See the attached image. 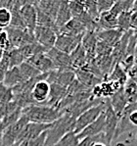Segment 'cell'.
Instances as JSON below:
<instances>
[{
    "label": "cell",
    "mask_w": 137,
    "mask_h": 146,
    "mask_svg": "<svg viewBox=\"0 0 137 146\" xmlns=\"http://www.w3.org/2000/svg\"><path fill=\"white\" fill-rule=\"evenodd\" d=\"M22 114L28 119V123L50 125L62 116V112L57 109L43 105H30L22 110Z\"/></svg>",
    "instance_id": "cell-1"
},
{
    "label": "cell",
    "mask_w": 137,
    "mask_h": 146,
    "mask_svg": "<svg viewBox=\"0 0 137 146\" xmlns=\"http://www.w3.org/2000/svg\"><path fill=\"white\" fill-rule=\"evenodd\" d=\"M75 120L76 119L73 118L68 114H62V116L56 122H54L51 125L50 129L46 131L44 146L55 145L69 132H73Z\"/></svg>",
    "instance_id": "cell-2"
},
{
    "label": "cell",
    "mask_w": 137,
    "mask_h": 146,
    "mask_svg": "<svg viewBox=\"0 0 137 146\" xmlns=\"http://www.w3.org/2000/svg\"><path fill=\"white\" fill-rule=\"evenodd\" d=\"M137 129V102L128 104L118 118V127L114 136V141L122 134Z\"/></svg>",
    "instance_id": "cell-3"
},
{
    "label": "cell",
    "mask_w": 137,
    "mask_h": 146,
    "mask_svg": "<svg viewBox=\"0 0 137 146\" xmlns=\"http://www.w3.org/2000/svg\"><path fill=\"white\" fill-rule=\"evenodd\" d=\"M105 129H104V136L106 139L107 146H112L114 141V136L116 131L118 123V117L114 113V111L110 104L109 98L105 99Z\"/></svg>",
    "instance_id": "cell-4"
},
{
    "label": "cell",
    "mask_w": 137,
    "mask_h": 146,
    "mask_svg": "<svg viewBox=\"0 0 137 146\" xmlns=\"http://www.w3.org/2000/svg\"><path fill=\"white\" fill-rule=\"evenodd\" d=\"M105 109V99L102 103L96 105V106L86 110L84 113L78 117L75 120V129H73V133L78 134L80 131H82L86 127L91 125L93 122H95L101 114L103 113Z\"/></svg>",
    "instance_id": "cell-5"
},
{
    "label": "cell",
    "mask_w": 137,
    "mask_h": 146,
    "mask_svg": "<svg viewBox=\"0 0 137 146\" xmlns=\"http://www.w3.org/2000/svg\"><path fill=\"white\" fill-rule=\"evenodd\" d=\"M28 123V119L22 114V117L12 125L6 127L3 131L1 132L0 139L3 146H12L17 142V139L21 132L23 131L26 123Z\"/></svg>",
    "instance_id": "cell-6"
},
{
    "label": "cell",
    "mask_w": 137,
    "mask_h": 146,
    "mask_svg": "<svg viewBox=\"0 0 137 146\" xmlns=\"http://www.w3.org/2000/svg\"><path fill=\"white\" fill-rule=\"evenodd\" d=\"M5 31L7 33L11 49L20 48V47L26 45V44L36 42L34 39L33 33H30L28 31L11 28V27H8L7 29H5Z\"/></svg>",
    "instance_id": "cell-7"
},
{
    "label": "cell",
    "mask_w": 137,
    "mask_h": 146,
    "mask_svg": "<svg viewBox=\"0 0 137 146\" xmlns=\"http://www.w3.org/2000/svg\"><path fill=\"white\" fill-rule=\"evenodd\" d=\"M83 35H69L64 33L57 35V38L55 42V48L66 54H71L73 50L81 43V39Z\"/></svg>",
    "instance_id": "cell-8"
},
{
    "label": "cell",
    "mask_w": 137,
    "mask_h": 146,
    "mask_svg": "<svg viewBox=\"0 0 137 146\" xmlns=\"http://www.w3.org/2000/svg\"><path fill=\"white\" fill-rule=\"evenodd\" d=\"M34 39L38 44L43 46L46 49H51L55 46L56 38H57V33L44 27L36 26L34 31H33Z\"/></svg>",
    "instance_id": "cell-9"
},
{
    "label": "cell",
    "mask_w": 137,
    "mask_h": 146,
    "mask_svg": "<svg viewBox=\"0 0 137 146\" xmlns=\"http://www.w3.org/2000/svg\"><path fill=\"white\" fill-rule=\"evenodd\" d=\"M46 54L52 61L56 70H59V71H75L71 65L69 54L62 52V51L56 49L55 47L49 49Z\"/></svg>",
    "instance_id": "cell-10"
},
{
    "label": "cell",
    "mask_w": 137,
    "mask_h": 146,
    "mask_svg": "<svg viewBox=\"0 0 137 146\" xmlns=\"http://www.w3.org/2000/svg\"><path fill=\"white\" fill-rule=\"evenodd\" d=\"M51 125H45V123H28L24 127L23 131L19 135L17 139V142H22L24 140L28 139H35L38 136L41 135L43 132H45L50 129Z\"/></svg>",
    "instance_id": "cell-11"
},
{
    "label": "cell",
    "mask_w": 137,
    "mask_h": 146,
    "mask_svg": "<svg viewBox=\"0 0 137 146\" xmlns=\"http://www.w3.org/2000/svg\"><path fill=\"white\" fill-rule=\"evenodd\" d=\"M35 1H30L28 4L24 5L20 10L22 19L26 26V29L30 33H33L37 26L36 22V8L34 6Z\"/></svg>",
    "instance_id": "cell-12"
},
{
    "label": "cell",
    "mask_w": 137,
    "mask_h": 146,
    "mask_svg": "<svg viewBox=\"0 0 137 146\" xmlns=\"http://www.w3.org/2000/svg\"><path fill=\"white\" fill-rule=\"evenodd\" d=\"M75 80V71H59V70H54V71L48 73V77H47L46 80L49 84H55L67 88Z\"/></svg>",
    "instance_id": "cell-13"
},
{
    "label": "cell",
    "mask_w": 137,
    "mask_h": 146,
    "mask_svg": "<svg viewBox=\"0 0 137 146\" xmlns=\"http://www.w3.org/2000/svg\"><path fill=\"white\" fill-rule=\"evenodd\" d=\"M26 62H28V64L31 65L33 68L36 69L41 74L50 73V72L56 70L52 61L47 56L46 53H39L36 54V55H33L32 57L26 60Z\"/></svg>",
    "instance_id": "cell-14"
},
{
    "label": "cell",
    "mask_w": 137,
    "mask_h": 146,
    "mask_svg": "<svg viewBox=\"0 0 137 146\" xmlns=\"http://www.w3.org/2000/svg\"><path fill=\"white\" fill-rule=\"evenodd\" d=\"M49 94H50V84L47 80H40L36 82L31 90V97L34 105L45 106L48 101Z\"/></svg>",
    "instance_id": "cell-15"
},
{
    "label": "cell",
    "mask_w": 137,
    "mask_h": 146,
    "mask_svg": "<svg viewBox=\"0 0 137 146\" xmlns=\"http://www.w3.org/2000/svg\"><path fill=\"white\" fill-rule=\"evenodd\" d=\"M105 110V109H104ZM105 129V114L104 111L101 115L98 117V119L89 125L88 127H86L82 131H80L78 134H76L77 138L80 140L86 138V137H90V136L97 135V134L103 133Z\"/></svg>",
    "instance_id": "cell-16"
},
{
    "label": "cell",
    "mask_w": 137,
    "mask_h": 146,
    "mask_svg": "<svg viewBox=\"0 0 137 146\" xmlns=\"http://www.w3.org/2000/svg\"><path fill=\"white\" fill-rule=\"evenodd\" d=\"M132 30H130L126 33H123V35L122 36V38L120 39V41L113 47V51H112V59H113V65L114 67L116 64H120L122 62V60L123 59V57L125 56V52H126V47L127 43H128L129 37L132 33Z\"/></svg>",
    "instance_id": "cell-17"
},
{
    "label": "cell",
    "mask_w": 137,
    "mask_h": 146,
    "mask_svg": "<svg viewBox=\"0 0 137 146\" xmlns=\"http://www.w3.org/2000/svg\"><path fill=\"white\" fill-rule=\"evenodd\" d=\"M98 42V37L96 35V31H87L82 36L81 39V46L83 47L85 53L87 55V58L89 60H92L96 58V45Z\"/></svg>",
    "instance_id": "cell-18"
},
{
    "label": "cell",
    "mask_w": 137,
    "mask_h": 146,
    "mask_svg": "<svg viewBox=\"0 0 137 146\" xmlns=\"http://www.w3.org/2000/svg\"><path fill=\"white\" fill-rule=\"evenodd\" d=\"M75 80H78L83 86L86 87L87 89H90V90H92V88L94 86L100 84L103 82V80L97 78L93 74L89 73V72L85 71L83 69L75 70Z\"/></svg>",
    "instance_id": "cell-19"
},
{
    "label": "cell",
    "mask_w": 137,
    "mask_h": 146,
    "mask_svg": "<svg viewBox=\"0 0 137 146\" xmlns=\"http://www.w3.org/2000/svg\"><path fill=\"white\" fill-rule=\"evenodd\" d=\"M34 4L41 12H43L55 22L56 16L61 4L60 0H40V1H35Z\"/></svg>",
    "instance_id": "cell-20"
},
{
    "label": "cell",
    "mask_w": 137,
    "mask_h": 146,
    "mask_svg": "<svg viewBox=\"0 0 137 146\" xmlns=\"http://www.w3.org/2000/svg\"><path fill=\"white\" fill-rule=\"evenodd\" d=\"M98 40L104 42V43L108 44L109 46L114 47L120 41L123 35V33H122L118 29L114 30H105V31H96Z\"/></svg>",
    "instance_id": "cell-21"
},
{
    "label": "cell",
    "mask_w": 137,
    "mask_h": 146,
    "mask_svg": "<svg viewBox=\"0 0 137 146\" xmlns=\"http://www.w3.org/2000/svg\"><path fill=\"white\" fill-rule=\"evenodd\" d=\"M110 104H111L112 108L114 111V113L116 114V116L120 118V116L122 114V112L124 111V109L126 108L127 101L126 98L124 96V93H123V88L122 87L120 89H118L116 92H114L111 97L109 98Z\"/></svg>",
    "instance_id": "cell-22"
},
{
    "label": "cell",
    "mask_w": 137,
    "mask_h": 146,
    "mask_svg": "<svg viewBox=\"0 0 137 146\" xmlns=\"http://www.w3.org/2000/svg\"><path fill=\"white\" fill-rule=\"evenodd\" d=\"M67 95V88L63 87L61 85L55 84H50V94H49L48 101L45 106L57 108L58 104L62 101L63 98Z\"/></svg>",
    "instance_id": "cell-23"
},
{
    "label": "cell",
    "mask_w": 137,
    "mask_h": 146,
    "mask_svg": "<svg viewBox=\"0 0 137 146\" xmlns=\"http://www.w3.org/2000/svg\"><path fill=\"white\" fill-rule=\"evenodd\" d=\"M98 31L114 30L118 28V16L114 15L111 11L101 13L97 21Z\"/></svg>",
    "instance_id": "cell-24"
},
{
    "label": "cell",
    "mask_w": 137,
    "mask_h": 146,
    "mask_svg": "<svg viewBox=\"0 0 137 146\" xmlns=\"http://www.w3.org/2000/svg\"><path fill=\"white\" fill-rule=\"evenodd\" d=\"M69 60H71V67L75 71L83 68L87 64L88 58H87V55L85 53L83 47L81 46V44H79L73 52L69 54Z\"/></svg>",
    "instance_id": "cell-25"
},
{
    "label": "cell",
    "mask_w": 137,
    "mask_h": 146,
    "mask_svg": "<svg viewBox=\"0 0 137 146\" xmlns=\"http://www.w3.org/2000/svg\"><path fill=\"white\" fill-rule=\"evenodd\" d=\"M71 19H73V17H71V13L69 7V1L63 0V1H61L59 10H58L57 16H56L55 19V25L57 27L58 31L63 28L66 24H68Z\"/></svg>",
    "instance_id": "cell-26"
},
{
    "label": "cell",
    "mask_w": 137,
    "mask_h": 146,
    "mask_svg": "<svg viewBox=\"0 0 137 146\" xmlns=\"http://www.w3.org/2000/svg\"><path fill=\"white\" fill-rule=\"evenodd\" d=\"M85 31H86V29L79 21L75 19H71L68 24H66L63 28L58 31V35L64 33V35L76 36V35H83Z\"/></svg>",
    "instance_id": "cell-27"
},
{
    "label": "cell",
    "mask_w": 137,
    "mask_h": 146,
    "mask_svg": "<svg viewBox=\"0 0 137 146\" xmlns=\"http://www.w3.org/2000/svg\"><path fill=\"white\" fill-rule=\"evenodd\" d=\"M22 82H24V80L22 78L19 67H14V68H10L6 72L2 84L6 85V86L10 87V88H13L16 85L22 84Z\"/></svg>",
    "instance_id": "cell-28"
},
{
    "label": "cell",
    "mask_w": 137,
    "mask_h": 146,
    "mask_svg": "<svg viewBox=\"0 0 137 146\" xmlns=\"http://www.w3.org/2000/svg\"><path fill=\"white\" fill-rule=\"evenodd\" d=\"M128 80L127 73L124 71L120 64H116L112 70L111 73L108 75V77L104 80H109V82H114L120 84L122 86L125 84V82Z\"/></svg>",
    "instance_id": "cell-29"
},
{
    "label": "cell",
    "mask_w": 137,
    "mask_h": 146,
    "mask_svg": "<svg viewBox=\"0 0 137 146\" xmlns=\"http://www.w3.org/2000/svg\"><path fill=\"white\" fill-rule=\"evenodd\" d=\"M98 86H99L100 97L102 99L110 98L114 92H116L118 89L123 87L120 84H118V82H109V80H103L100 84H98Z\"/></svg>",
    "instance_id": "cell-30"
},
{
    "label": "cell",
    "mask_w": 137,
    "mask_h": 146,
    "mask_svg": "<svg viewBox=\"0 0 137 146\" xmlns=\"http://www.w3.org/2000/svg\"><path fill=\"white\" fill-rule=\"evenodd\" d=\"M18 49L20 50L22 55H23L24 60H28V58L32 57L33 55H36V54H39V53H46L47 51H48V49L44 48L43 46L38 44L37 42L26 44V45H24Z\"/></svg>",
    "instance_id": "cell-31"
},
{
    "label": "cell",
    "mask_w": 137,
    "mask_h": 146,
    "mask_svg": "<svg viewBox=\"0 0 137 146\" xmlns=\"http://www.w3.org/2000/svg\"><path fill=\"white\" fill-rule=\"evenodd\" d=\"M95 63L105 80L114 68L112 56L110 55V56H104V57H96Z\"/></svg>",
    "instance_id": "cell-32"
},
{
    "label": "cell",
    "mask_w": 137,
    "mask_h": 146,
    "mask_svg": "<svg viewBox=\"0 0 137 146\" xmlns=\"http://www.w3.org/2000/svg\"><path fill=\"white\" fill-rule=\"evenodd\" d=\"M123 93L126 98L127 104L137 102V84L131 80H127L125 84L123 85Z\"/></svg>",
    "instance_id": "cell-33"
},
{
    "label": "cell",
    "mask_w": 137,
    "mask_h": 146,
    "mask_svg": "<svg viewBox=\"0 0 137 146\" xmlns=\"http://www.w3.org/2000/svg\"><path fill=\"white\" fill-rule=\"evenodd\" d=\"M19 70H20V73H21L22 78H23L24 82L30 80L31 78H34L38 77L39 75H41L40 72H38L36 69H34L31 65H30L26 61H24L22 65H20Z\"/></svg>",
    "instance_id": "cell-34"
},
{
    "label": "cell",
    "mask_w": 137,
    "mask_h": 146,
    "mask_svg": "<svg viewBox=\"0 0 137 146\" xmlns=\"http://www.w3.org/2000/svg\"><path fill=\"white\" fill-rule=\"evenodd\" d=\"M35 3V2H34ZM35 6V4H34ZM36 22H37V26H40V27H44V28H48V29H51V30L55 31L58 35V29L55 25V22L53 21L51 18H49L48 16L44 14L43 12L38 9L36 6Z\"/></svg>",
    "instance_id": "cell-35"
},
{
    "label": "cell",
    "mask_w": 137,
    "mask_h": 146,
    "mask_svg": "<svg viewBox=\"0 0 137 146\" xmlns=\"http://www.w3.org/2000/svg\"><path fill=\"white\" fill-rule=\"evenodd\" d=\"M5 52L7 54V58H8V61H9V67H10V68L19 67L20 65H22L24 61H26L18 48H12L8 51H5Z\"/></svg>",
    "instance_id": "cell-36"
},
{
    "label": "cell",
    "mask_w": 137,
    "mask_h": 146,
    "mask_svg": "<svg viewBox=\"0 0 137 146\" xmlns=\"http://www.w3.org/2000/svg\"><path fill=\"white\" fill-rule=\"evenodd\" d=\"M133 0H118L114 2L111 11L114 15L118 16L122 12H130L132 9Z\"/></svg>",
    "instance_id": "cell-37"
},
{
    "label": "cell",
    "mask_w": 137,
    "mask_h": 146,
    "mask_svg": "<svg viewBox=\"0 0 137 146\" xmlns=\"http://www.w3.org/2000/svg\"><path fill=\"white\" fill-rule=\"evenodd\" d=\"M82 4H83L85 13H86L94 22L97 23L98 19H99L100 13H99V11H98L96 1H93V0H86V1H82Z\"/></svg>",
    "instance_id": "cell-38"
},
{
    "label": "cell",
    "mask_w": 137,
    "mask_h": 146,
    "mask_svg": "<svg viewBox=\"0 0 137 146\" xmlns=\"http://www.w3.org/2000/svg\"><path fill=\"white\" fill-rule=\"evenodd\" d=\"M22 117V109H17L16 111L12 112L11 114H9L6 117H4L1 121H0V127H1V131H3L6 127L12 125L13 123H15Z\"/></svg>",
    "instance_id": "cell-39"
},
{
    "label": "cell",
    "mask_w": 137,
    "mask_h": 146,
    "mask_svg": "<svg viewBox=\"0 0 137 146\" xmlns=\"http://www.w3.org/2000/svg\"><path fill=\"white\" fill-rule=\"evenodd\" d=\"M130 12H122L118 16V30H120L122 33H126L130 31Z\"/></svg>",
    "instance_id": "cell-40"
},
{
    "label": "cell",
    "mask_w": 137,
    "mask_h": 146,
    "mask_svg": "<svg viewBox=\"0 0 137 146\" xmlns=\"http://www.w3.org/2000/svg\"><path fill=\"white\" fill-rule=\"evenodd\" d=\"M78 142L79 139L77 138L76 134L73 132H69L53 146H77Z\"/></svg>",
    "instance_id": "cell-41"
},
{
    "label": "cell",
    "mask_w": 137,
    "mask_h": 146,
    "mask_svg": "<svg viewBox=\"0 0 137 146\" xmlns=\"http://www.w3.org/2000/svg\"><path fill=\"white\" fill-rule=\"evenodd\" d=\"M14 100L12 88L0 84V103H9Z\"/></svg>",
    "instance_id": "cell-42"
},
{
    "label": "cell",
    "mask_w": 137,
    "mask_h": 146,
    "mask_svg": "<svg viewBox=\"0 0 137 146\" xmlns=\"http://www.w3.org/2000/svg\"><path fill=\"white\" fill-rule=\"evenodd\" d=\"M17 109H19V107L17 106V104L12 101L9 103H0V121L6 117L9 114H11L12 112L16 111Z\"/></svg>",
    "instance_id": "cell-43"
},
{
    "label": "cell",
    "mask_w": 137,
    "mask_h": 146,
    "mask_svg": "<svg viewBox=\"0 0 137 146\" xmlns=\"http://www.w3.org/2000/svg\"><path fill=\"white\" fill-rule=\"evenodd\" d=\"M69 7L73 18H76L84 13V7L82 1H69Z\"/></svg>",
    "instance_id": "cell-44"
},
{
    "label": "cell",
    "mask_w": 137,
    "mask_h": 146,
    "mask_svg": "<svg viewBox=\"0 0 137 146\" xmlns=\"http://www.w3.org/2000/svg\"><path fill=\"white\" fill-rule=\"evenodd\" d=\"M113 51V47L109 46L108 44L98 40L96 45V57H104V56H110Z\"/></svg>",
    "instance_id": "cell-45"
},
{
    "label": "cell",
    "mask_w": 137,
    "mask_h": 146,
    "mask_svg": "<svg viewBox=\"0 0 137 146\" xmlns=\"http://www.w3.org/2000/svg\"><path fill=\"white\" fill-rule=\"evenodd\" d=\"M11 23V12L8 9H0V30H5L10 26Z\"/></svg>",
    "instance_id": "cell-46"
},
{
    "label": "cell",
    "mask_w": 137,
    "mask_h": 146,
    "mask_svg": "<svg viewBox=\"0 0 137 146\" xmlns=\"http://www.w3.org/2000/svg\"><path fill=\"white\" fill-rule=\"evenodd\" d=\"M46 138V131L43 132L40 136H38L35 139H28V140H24L19 143V146H44Z\"/></svg>",
    "instance_id": "cell-47"
},
{
    "label": "cell",
    "mask_w": 137,
    "mask_h": 146,
    "mask_svg": "<svg viewBox=\"0 0 137 146\" xmlns=\"http://www.w3.org/2000/svg\"><path fill=\"white\" fill-rule=\"evenodd\" d=\"M114 2H116L114 0H98V1H96L98 11H99L100 14L111 10L112 7L114 6Z\"/></svg>",
    "instance_id": "cell-48"
},
{
    "label": "cell",
    "mask_w": 137,
    "mask_h": 146,
    "mask_svg": "<svg viewBox=\"0 0 137 146\" xmlns=\"http://www.w3.org/2000/svg\"><path fill=\"white\" fill-rule=\"evenodd\" d=\"M0 49L3 50L4 52L11 49L8 35L5 30H0Z\"/></svg>",
    "instance_id": "cell-49"
},
{
    "label": "cell",
    "mask_w": 137,
    "mask_h": 146,
    "mask_svg": "<svg viewBox=\"0 0 137 146\" xmlns=\"http://www.w3.org/2000/svg\"><path fill=\"white\" fill-rule=\"evenodd\" d=\"M127 77L129 80H133L134 82L137 84V64H134L133 67L127 72Z\"/></svg>",
    "instance_id": "cell-50"
},
{
    "label": "cell",
    "mask_w": 137,
    "mask_h": 146,
    "mask_svg": "<svg viewBox=\"0 0 137 146\" xmlns=\"http://www.w3.org/2000/svg\"><path fill=\"white\" fill-rule=\"evenodd\" d=\"M130 30H137V12H131L130 15Z\"/></svg>",
    "instance_id": "cell-51"
},
{
    "label": "cell",
    "mask_w": 137,
    "mask_h": 146,
    "mask_svg": "<svg viewBox=\"0 0 137 146\" xmlns=\"http://www.w3.org/2000/svg\"><path fill=\"white\" fill-rule=\"evenodd\" d=\"M131 12H137V0H134L133 4H132Z\"/></svg>",
    "instance_id": "cell-52"
},
{
    "label": "cell",
    "mask_w": 137,
    "mask_h": 146,
    "mask_svg": "<svg viewBox=\"0 0 137 146\" xmlns=\"http://www.w3.org/2000/svg\"><path fill=\"white\" fill-rule=\"evenodd\" d=\"M133 57H134V62H135V64H137V43H136V45H135V48H134Z\"/></svg>",
    "instance_id": "cell-53"
},
{
    "label": "cell",
    "mask_w": 137,
    "mask_h": 146,
    "mask_svg": "<svg viewBox=\"0 0 137 146\" xmlns=\"http://www.w3.org/2000/svg\"><path fill=\"white\" fill-rule=\"evenodd\" d=\"M93 146H107L105 143H102V142H98V143H95Z\"/></svg>",
    "instance_id": "cell-54"
},
{
    "label": "cell",
    "mask_w": 137,
    "mask_h": 146,
    "mask_svg": "<svg viewBox=\"0 0 137 146\" xmlns=\"http://www.w3.org/2000/svg\"><path fill=\"white\" fill-rule=\"evenodd\" d=\"M3 54H4V51H3V50H1V49H0V61H1L2 57H3Z\"/></svg>",
    "instance_id": "cell-55"
},
{
    "label": "cell",
    "mask_w": 137,
    "mask_h": 146,
    "mask_svg": "<svg viewBox=\"0 0 137 146\" xmlns=\"http://www.w3.org/2000/svg\"><path fill=\"white\" fill-rule=\"evenodd\" d=\"M12 146H19V142H16L15 144H13Z\"/></svg>",
    "instance_id": "cell-56"
},
{
    "label": "cell",
    "mask_w": 137,
    "mask_h": 146,
    "mask_svg": "<svg viewBox=\"0 0 137 146\" xmlns=\"http://www.w3.org/2000/svg\"><path fill=\"white\" fill-rule=\"evenodd\" d=\"M0 135H1V134H0ZM0 146H3L2 145V142H1V139H0Z\"/></svg>",
    "instance_id": "cell-57"
}]
</instances>
